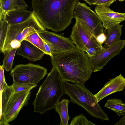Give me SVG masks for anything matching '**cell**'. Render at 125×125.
Here are the masks:
<instances>
[{
	"label": "cell",
	"mask_w": 125,
	"mask_h": 125,
	"mask_svg": "<svg viewBox=\"0 0 125 125\" xmlns=\"http://www.w3.org/2000/svg\"><path fill=\"white\" fill-rule=\"evenodd\" d=\"M25 40L30 42L43 51L45 54L48 55L44 48V40L39 35L37 31L36 32L29 36Z\"/></svg>",
	"instance_id": "21"
},
{
	"label": "cell",
	"mask_w": 125,
	"mask_h": 125,
	"mask_svg": "<svg viewBox=\"0 0 125 125\" xmlns=\"http://www.w3.org/2000/svg\"><path fill=\"white\" fill-rule=\"evenodd\" d=\"M95 11L100 19L103 27L106 30L111 29L125 20V13L115 12L109 7L97 5Z\"/></svg>",
	"instance_id": "12"
},
{
	"label": "cell",
	"mask_w": 125,
	"mask_h": 125,
	"mask_svg": "<svg viewBox=\"0 0 125 125\" xmlns=\"http://www.w3.org/2000/svg\"><path fill=\"white\" fill-rule=\"evenodd\" d=\"M125 47V40L118 41L96 55L89 57L90 63L93 72H97L103 68L112 58L118 55Z\"/></svg>",
	"instance_id": "10"
},
{
	"label": "cell",
	"mask_w": 125,
	"mask_h": 125,
	"mask_svg": "<svg viewBox=\"0 0 125 125\" xmlns=\"http://www.w3.org/2000/svg\"><path fill=\"white\" fill-rule=\"evenodd\" d=\"M45 53L29 41L24 40L21 43L17 50V54L22 56L32 62L42 58Z\"/></svg>",
	"instance_id": "14"
},
{
	"label": "cell",
	"mask_w": 125,
	"mask_h": 125,
	"mask_svg": "<svg viewBox=\"0 0 125 125\" xmlns=\"http://www.w3.org/2000/svg\"><path fill=\"white\" fill-rule=\"evenodd\" d=\"M125 88V78L121 74L110 79L95 94L99 102L113 93L122 91Z\"/></svg>",
	"instance_id": "13"
},
{
	"label": "cell",
	"mask_w": 125,
	"mask_h": 125,
	"mask_svg": "<svg viewBox=\"0 0 125 125\" xmlns=\"http://www.w3.org/2000/svg\"><path fill=\"white\" fill-rule=\"evenodd\" d=\"M70 101L63 99L59 101L56 104L55 109L59 114L60 118V125H68L70 117L68 114V105Z\"/></svg>",
	"instance_id": "18"
},
{
	"label": "cell",
	"mask_w": 125,
	"mask_h": 125,
	"mask_svg": "<svg viewBox=\"0 0 125 125\" xmlns=\"http://www.w3.org/2000/svg\"><path fill=\"white\" fill-rule=\"evenodd\" d=\"M63 86L64 94L69 96L71 102L83 108L93 117L103 121L109 120L107 115L100 106L95 95L84 84L64 81Z\"/></svg>",
	"instance_id": "4"
},
{
	"label": "cell",
	"mask_w": 125,
	"mask_h": 125,
	"mask_svg": "<svg viewBox=\"0 0 125 125\" xmlns=\"http://www.w3.org/2000/svg\"><path fill=\"white\" fill-rule=\"evenodd\" d=\"M117 0H98L93 5H103L109 7L110 5Z\"/></svg>",
	"instance_id": "27"
},
{
	"label": "cell",
	"mask_w": 125,
	"mask_h": 125,
	"mask_svg": "<svg viewBox=\"0 0 125 125\" xmlns=\"http://www.w3.org/2000/svg\"><path fill=\"white\" fill-rule=\"evenodd\" d=\"M114 125H125V115L115 123Z\"/></svg>",
	"instance_id": "30"
},
{
	"label": "cell",
	"mask_w": 125,
	"mask_h": 125,
	"mask_svg": "<svg viewBox=\"0 0 125 125\" xmlns=\"http://www.w3.org/2000/svg\"><path fill=\"white\" fill-rule=\"evenodd\" d=\"M79 0H31L33 13L46 29L62 31L72 22Z\"/></svg>",
	"instance_id": "1"
},
{
	"label": "cell",
	"mask_w": 125,
	"mask_h": 125,
	"mask_svg": "<svg viewBox=\"0 0 125 125\" xmlns=\"http://www.w3.org/2000/svg\"><path fill=\"white\" fill-rule=\"evenodd\" d=\"M118 0L120 1H123L125 0Z\"/></svg>",
	"instance_id": "32"
},
{
	"label": "cell",
	"mask_w": 125,
	"mask_h": 125,
	"mask_svg": "<svg viewBox=\"0 0 125 125\" xmlns=\"http://www.w3.org/2000/svg\"><path fill=\"white\" fill-rule=\"evenodd\" d=\"M52 67L59 71L63 82L84 84L93 72L88 54L76 46L72 50L53 54Z\"/></svg>",
	"instance_id": "2"
},
{
	"label": "cell",
	"mask_w": 125,
	"mask_h": 125,
	"mask_svg": "<svg viewBox=\"0 0 125 125\" xmlns=\"http://www.w3.org/2000/svg\"><path fill=\"white\" fill-rule=\"evenodd\" d=\"M30 91L16 92L12 85H8L1 94L0 125H9L15 120L30 99Z\"/></svg>",
	"instance_id": "5"
},
{
	"label": "cell",
	"mask_w": 125,
	"mask_h": 125,
	"mask_svg": "<svg viewBox=\"0 0 125 125\" xmlns=\"http://www.w3.org/2000/svg\"><path fill=\"white\" fill-rule=\"evenodd\" d=\"M44 47L45 50L47 53L48 55L51 57L52 56V54L50 47L48 44L44 40Z\"/></svg>",
	"instance_id": "29"
},
{
	"label": "cell",
	"mask_w": 125,
	"mask_h": 125,
	"mask_svg": "<svg viewBox=\"0 0 125 125\" xmlns=\"http://www.w3.org/2000/svg\"><path fill=\"white\" fill-rule=\"evenodd\" d=\"M41 24L33 12L31 17L26 21L18 24L8 25L3 47L1 52L3 53L4 51L12 49L10 46L11 43L16 36L26 28L30 26Z\"/></svg>",
	"instance_id": "11"
},
{
	"label": "cell",
	"mask_w": 125,
	"mask_h": 125,
	"mask_svg": "<svg viewBox=\"0 0 125 125\" xmlns=\"http://www.w3.org/2000/svg\"><path fill=\"white\" fill-rule=\"evenodd\" d=\"M8 24L3 18L0 19V50H2L6 36Z\"/></svg>",
	"instance_id": "22"
},
{
	"label": "cell",
	"mask_w": 125,
	"mask_h": 125,
	"mask_svg": "<svg viewBox=\"0 0 125 125\" xmlns=\"http://www.w3.org/2000/svg\"></svg>",
	"instance_id": "33"
},
{
	"label": "cell",
	"mask_w": 125,
	"mask_h": 125,
	"mask_svg": "<svg viewBox=\"0 0 125 125\" xmlns=\"http://www.w3.org/2000/svg\"><path fill=\"white\" fill-rule=\"evenodd\" d=\"M48 74L47 69L38 64L32 63L16 65L10 73L13 83L37 84Z\"/></svg>",
	"instance_id": "6"
},
{
	"label": "cell",
	"mask_w": 125,
	"mask_h": 125,
	"mask_svg": "<svg viewBox=\"0 0 125 125\" xmlns=\"http://www.w3.org/2000/svg\"><path fill=\"white\" fill-rule=\"evenodd\" d=\"M0 94L8 85L6 83L4 76V68L2 65L0 66Z\"/></svg>",
	"instance_id": "25"
},
{
	"label": "cell",
	"mask_w": 125,
	"mask_h": 125,
	"mask_svg": "<svg viewBox=\"0 0 125 125\" xmlns=\"http://www.w3.org/2000/svg\"><path fill=\"white\" fill-rule=\"evenodd\" d=\"M28 7L24 0H0V14L12 10L26 9Z\"/></svg>",
	"instance_id": "16"
},
{
	"label": "cell",
	"mask_w": 125,
	"mask_h": 125,
	"mask_svg": "<svg viewBox=\"0 0 125 125\" xmlns=\"http://www.w3.org/2000/svg\"><path fill=\"white\" fill-rule=\"evenodd\" d=\"M96 38L98 42L102 45L105 42L106 40V35L104 32L98 35Z\"/></svg>",
	"instance_id": "28"
},
{
	"label": "cell",
	"mask_w": 125,
	"mask_h": 125,
	"mask_svg": "<svg viewBox=\"0 0 125 125\" xmlns=\"http://www.w3.org/2000/svg\"><path fill=\"white\" fill-rule=\"evenodd\" d=\"M90 5H94L98 0H83Z\"/></svg>",
	"instance_id": "31"
},
{
	"label": "cell",
	"mask_w": 125,
	"mask_h": 125,
	"mask_svg": "<svg viewBox=\"0 0 125 125\" xmlns=\"http://www.w3.org/2000/svg\"><path fill=\"white\" fill-rule=\"evenodd\" d=\"M104 49L95 48L92 47L89 48L85 52L88 54L89 57H91L98 54Z\"/></svg>",
	"instance_id": "26"
},
{
	"label": "cell",
	"mask_w": 125,
	"mask_h": 125,
	"mask_svg": "<svg viewBox=\"0 0 125 125\" xmlns=\"http://www.w3.org/2000/svg\"><path fill=\"white\" fill-rule=\"evenodd\" d=\"M33 13L26 9H14L0 14V19H3L9 25H13L26 21L31 17Z\"/></svg>",
	"instance_id": "15"
},
{
	"label": "cell",
	"mask_w": 125,
	"mask_h": 125,
	"mask_svg": "<svg viewBox=\"0 0 125 125\" xmlns=\"http://www.w3.org/2000/svg\"><path fill=\"white\" fill-rule=\"evenodd\" d=\"M70 125H94L88 120L83 114L76 116L72 119Z\"/></svg>",
	"instance_id": "23"
},
{
	"label": "cell",
	"mask_w": 125,
	"mask_h": 125,
	"mask_svg": "<svg viewBox=\"0 0 125 125\" xmlns=\"http://www.w3.org/2000/svg\"><path fill=\"white\" fill-rule=\"evenodd\" d=\"M73 18L81 21L96 37L104 32V27L100 17L90 8L79 1L73 11Z\"/></svg>",
	"instance_id": "8"
},
{
	"label": "cell",
	"mask_w": 125,
	"mask_h": 125,
	"mask_svg": "<svg viewBox=\"0 0 125 125\" xmlns=\"http://www.w3.org/2000/svg\"><path fill=\"white\" fill-rule=\"evenodd\" d=\"M17 48H14L4 51L3 53L4 55L3 61V67L7 72L12 69L13 60Z\"/></svg>",
	"instance_id": "20"
},
{
	"label": "cell",
	"mask_w": 125,
	"mask_h": 125,
	"mask_svg": "<svg viewBox=\"0 0 125 125\" xmlns=\"http://www.w3.org/2000/svg\"><path fill=\"white\" fill-rule=\"evenodd\" d=\"M37 31L49 45L52 55L72 50L76 47L71 39L65 37L63 33L58 34L46 30H37Z\"/></svg>",
	"instance_id": "9"
},
{
	"label": "cell",
	"mask_w": 125,
	"mask_h": 125,
	"mask_svg": "<svg viewBox=\"0 0 125 125\" xmlns=\"http://www.w3.org/2000/svg\"><path fill=\"white\" fill-rule=\"evenodd\" d=\"M104 106L113 110L119 116L125 115V103L120 99H109L107 100Z\"/></svg>",
	"instance_id": "19"
},
{
	"label": "cell",
	"mask_w": 125,
	"mask_h": 125,
	"mask_svg": "<svg viewBox=\"0 0 125 125\" xmlns=\"http://www.w3.org/2000/svg\"><path fill=\"white\" fill-rule=\"evenodd\" d=\"M63 83L59 71L52 67L36 94L33 103L34 111L42 114L55 109L57 103L64 94Z\"/></svg>",
	"instance_id": "3"
},
{
	"label": "cell",
	"mask_w": 125,
	"mask_h": 125,
	"mask_svg": "<svg viewBox=\"0 0 125 125\" xmlns=\"http://www.w3.org/2000/svg\"><path fill=\"white\" fill-rule=\"evenodd\" d=\"M14 91L19 92L25 91H30L35 87L37 84L24 83H17L12 85Z\"/></svg>",
	"instance_id": "24"
},
{
	"label": "cell",
	"mask_w": 125,
	"mask_h": 125,
	"mask_svg": "<svg viewBox=\"0 0 125 125\" xmlns=\"http://www.w3.org/2000/svg\"><path fill=\"white\" fill-rule=\"evenodd\" d=\"M70 36L76 46L85 52L89 48L104 49L97 41L96 37L80 20L75 18Z\"/></svg>",
	"instance_id": "7"
},
{
	"label": "cell",
	"mask_w": 125,
	"mask_h": 125,
	"mask_svg": "<svg viewBox=\"0 0 125 125\" xmlns=\"http://www.w3.org/2000/svg\"><path fill=\"white\" fill-rule=\"evenodd\" d=\"M123 25L118 24L109 29L106 30L105 33L106 40L104 42L103 47L107 48L115 42L120 40L122 33V28Z\"/></svg>",
	"instance_id": "17"
}]
</instances>
